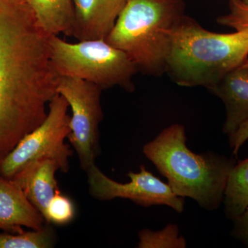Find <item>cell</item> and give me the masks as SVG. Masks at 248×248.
<instances>
[{"label": "cell", "mask_w": 248, "mask_h": 248, "mask_svg": "<svg viewBox=\"0 0 248 248\" xmlns=\"http://www.w3.org/2000/svg\"><path fill=\"white\" fill-rule=\"evenodd\" d=\"M243 65H244V66L248 67V60H247V61L245 62V63Z\"/></svg>", "instance_id": "21"}, {"label": "cell", "mask_w": 248, "mask_h": 248, "mask_svg": "<svg viewBox=\"0 0 248 248\" xmlns=\"http://www.w3.org/2000/svg\"><path fill=\"white\" fill-rule=\"evenodd\" d=\"M244 3H246V4H248V0H242Z\"/></svg>", "instance_id": "22"}, {"label": "cell", "mask_w": 248, "mask_h": 248, "mask_svg": "<svg viewBox=\"0 0 248 248\" xmlns=\"http://www.w3.org/2000/svg\"><path fill=\"white\" fill-rule=\"evenodd\" d=\"M50 62L59 77L78 78L104 90L120 86L133 92L136 66L120 49L106 40L70 43L50 36Z\"/></svg>", "instance_id": "5"}, {"label": "cell", "mask_w": 248, "mask_h": 248, "mask_svg": "<svg viewBox=\"0 0 248 248\" xmlns=\"http://www.w3.org/2000/svg\"><path fill=\"white\" fill-rule=\"evenodd\" d=\"M248 60V30L217 33L184 16L173 27L166 73L186 87L210 89Z\"/></svg>", "instance_id": "3"}, {"label": "cell", "mask_w": 248, "mask_h": 248, "mask_svg": "<svg viewBox=\"0 0 248 248\" xmlns=\"http://www.w3.org/2000/svg\"><path fill=\"white\" fill-rule=\"evenodd\" d=\"M46 117L40 125L28 133L0 162V174L11 179L31 163L37 160H55L60 170H69L70 156L73 151L65 140L71 132V116L68 102L57 94L49 103Z\"/></svg>", "instance_id": "6"}, {"label": "cell", "mask_w": 248, "mask_h": 248, "mask_svg": "<svg viewBox=\"0 0 248 248\" xmlns=\"http://www.w3.org/2000/svg\"><path fill=\"white\" fill-rule=\"evenodd\" d=\"M90 193L100 201L127 199L143 207L166 205L182 213L185 199L179 197L166 183L147 170L143 165L140 172H129L130 182L122 184L112 180L93 164L86 170Z\"/></svg>", "instance_id": "8"}, {"label": "cell", "mask_w": 248, "mask_h": 248, "mask_svg": "<svg viewBox=\"0 0 248 248\" xmlns=\"http://www.w3.org/2000/svg\"><path fill=\"white\" fill-rule=\"evenodd\" d=\"M234 222L232 235L248 248V206Z\"/></svg>", "instance_id": "19"}, {"label": "cell", "mask_w": 248, "mask_h": 248, "mask_svg": "<svg viewBox=\"0 0 248 248\" xmlns=\"http://www.w3.org/2000/svg\"><path fill=\"white\" fill-rule=\"evenodd\" d=\"M138 248H185L187 241L179 234V226L169 223L159 231L143 229L139 232Z\"/></svg>", "instance_id": "16"}, {"label": "cell", "mask_w": 248, "mask_h": 248, "mask_svg": "<svg viewBox=\"0 0 248 248\" xmlns=\"http://www.w3.org/2000/svg\"><path fill=\"white\" fill-rule=\"evenodd\" d=\"M58 170L60 166L55 160L39 159L28 165L11 179L43 217L50 201L60 192L55 178Z\"/></svg>", "instance_id": "12"}, {"label": "cell", "mask_w": 248, "mask_h": 248, "mask_svg": "<svg viewBox=\"0 0 248 248\" xmlns=\"http://www.w3.org/2000/svg\"><path fill=\"white\" fill-rule=\"evenodd\" d=\"M75 208L73 202L59 192L49 203L44 218L48 223L65 225L74 218Z\"/></svg>", "instance_id": "17"}, {"label": "cell", "mask_w": 248, "mask_h": 248, "mask_svg": "<svg viewBox=\"0 0 248 248\" xmlns=\"http://www.w3.org/2000/svg\"><path fill=\"white\" fill-rule=\"evenodd\" d=\"M183 0H128L106 41L120 49L138 71L166 73L173 27L184 16Z\"/></svg>", "instance_id": "4"}, {"label": "cell", "mask_w": 248, "mask_h": 248, "mask_svg": "<svg viewBox=\"0 0 248 248\" xmlns=\"http://www.w3.org/2000/svg\"><path fill=\"white\" fill-rule=\"evenodd\" d=\"M72 37L78 41L106 40L128 0H73Z\"/></svg>", "instance_id": "9"}, {"label": "cell", "mask_w": 248, "mask_h": 248, "mask_svg": "<svg viewBox=\"0 0 248 248\" xmlns=\"http://www.w3.org/2000/svg\"><path fill=\"white\" fill-rule=\"evenodd\" d=\"M226 108L223 133L231 136L248 120V68L242 66L230 72L211 89Z\"/></svg>", "instance_id": "11"}, {"label": "cell", "mask_w": 248, "mask_h": 248, "mask_svg": "<svg viewBox=\"0 0 248 248\" xmlns=\"http://www.w3.org/2000/svg\"><path fill=\"white\" fill-rule=\"evenodd\" d=\"M39 27L48 35L72 37L75 22L73 0H26Z\"/></svg>", "instance_id": "13"}, {"label": "cell", "mask_w": 248, "mask_h": 248, "mask_svg": "<svg viewBox=\"0 0 248 248\" xmlns=\"http://www.w3.org/2000/svg\"><path fill=\"white\" fill-rule=\"evenodd\" d=\"M53 244V232L46 227L39 231L0 233V248H48Z\"/></svg>", "instance_id": "15"}, {"label": "cell", "mask_w": 248, "mask_h": 248, "mask_svg": "<svg viewBox=\"0 0 248 248\" xmlns=\"http://www.w3.org/2000/svg\"><path fill=\"white\" fill-rule=\"evenodd\" d=\"M50 36L26 0H0V162L43 122L58 94Z\"/></svg>", "instance_id": "1"}, {"label": "cell", "mask_w": 248, "mask_h": 248, "mask_svg": "<svg viewBox=\"0 0 248 248\" xmlns=\"http://www.w3.org/2000/svg\"><path fill=\"white\" fill-rule=\"evenodd\" d=\"M97 85L78 78L60 77L57 93L71 107L68 139L76 150L84 170L94 164L99 153V124L104 118L101 94Z\"/></svg>", "instance_id": "7"}, {"label": "cell", "mask_w": 248, "mask_h": 248, "mask_svg": "<svg viewBox=\"0 0 248 248\" xmlns=\"http://www.w3.org/2000/svg\"><path fill=\"white\" fill-rule=\"evenodd\" d=\"M230 12L217 18V22L236 31L248 30V4L242 0H229Z\"/></svg>", "instance_id": "18"}, {"label": "cell", "mask_w": 248, "mask_h": 248, "mask_svg": "<svg viewBox=\"0 0 248 248\" xmlns=\"http://www.w3.org/2000/svg\"><path fill=\"white\" fill-rule=\"evenodd\" d=\"M186 141L185 127L172 124L145 144L143 153L168 179L176 195L192 199L201 208L213 211L223 202L236 161L213 152L196 154Z\"/></svg>", "instance_id": "2"}, {"label": "cell", "mask_w": 248, "mask_h": 248, "mask_svg": "<svg viewBox=\"0 0 248 248\" xmlns=\"http://www.w3.org/2000/svg\"><path fill=\"white\" fill-rule=\"evenodd\" d=\"M45 218L12 179L0 174V229L16 232L22 227L39 231Z\"/></svg>", "instance_id": "10"}, {"label": "cell", "mask_w": 248, "mask_h": 248, "mask_svg": "<svg viewBox=\"0 0 248 248\" xmlns=\"http://www.w3.org/2000/svg\"><path fill=\"white\" fill-rule=\"evenodd\" d=\"M224 213L234 220L248 206V158L236 163L232 170L225 190Z\"/></svg>", "instance_id": "14"}, {"label": "cell", "mask_w": 248, "mask_h": 248, "mask_svg": "<svg viewBox=\"0 0 248 248\" xmlns=\"http://www.w3.org/2000/svg\"><path fill=\"white\" fill-rule=\"evenodd\" d=\"M229 145L232 150L233 155H236L240 148L248 140V120L240 125L237 130L232 135L228 137Z\"/></svg>", "instance_id": "20"}]
</instances>
